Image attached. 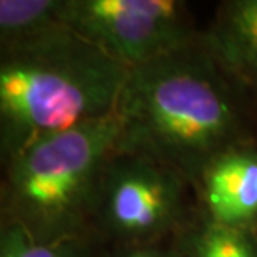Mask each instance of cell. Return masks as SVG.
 I'll list each match as a JSON object with an SVG mask.
<instances>
[{
	"mask_svg": "<svg viewBox=\"0 0 257 257\" xmlns=\"http://www.w3.org/2000/svg\"><path fill=\"white\" fill-rule=\"evenodd\" d=\"M184 179L149 154L122 151L104 169L94 219L112 237L134 245L157 240L181 222Z\"/></svg>",
	"mask_w": 257,
	"mask_h": 257,
	"instance_id": "277c9868",
	"label": "cell"
},
{
	"mask_svg": "<svg viewBox=\"0 0 257 257\" xmlns=\"http://www.w3.org/2000/svg\"><path fill=\"white\" fill-rule=\"evenodd\" d=\"M62 4L64 0H2V49L25 44L67 25L62 17Z\"/></svg>",
	"mask_w": 257,
	"mask_h": 257,
	"instance_id": "ba28073f",
	"label": "cell"
},
{
	"mask_svg": "<svg viewBox=\"0 0 257 257\" xmlns=\"http://www.w3.org/2000/svg\"><path fill=\"white\" fill-rule=\"evenodd\" d=\"M0 120L7 157L40 137L117 110L131 69L69 25L2 49Z\"/></svg>",
	"mask_w": 257,
	"mask_h": 257,
	"instance_id": "7a4b0ae2",
	"label": "cell"
},
{
	"mask_svg": "<svg viewBox=\"0 0 257 257\" xmlns=\"http://www.w3.org/2000/svg\"><path fill=\"white\" fill-rule=\"evenodd\" d=\"M0 257H92L82 235L40 240L27 229L5 220L0 235Z\"/></svg>",
	"mask_w": 257,
	"mask_h": 257,
	"instance_id": "30bf717a",
	"label": "cell"
},
{
	"mask_svg": "<svg viewBox=\"0 0 257 257\" xmlns=\"http://www.w3.org/2000/svg\"><path fill=\"white\" fill-rule=\"evenodd\" d=\"M209 219L235 229L257 227V151L242 144L215 157L200 177Z\"/></svg>",
	"mask_w": 257,
	"mask_h": 257,
	"instance_id": "8992f818",
	"label": "cell"
},
{
	"mask_svg": "<svg viewBox=\"0 0 257 257\" xmlns=\"http://www.w3.org/2000/svg\"><path fill=\"white\" fill-rule=\"evenodd\" d=\"M122 139L119 112L40 137L9 157L7 220L40 240L82 235L94 219L104 169Z\"/></svg>",
	"mask_w": 257,
	"mask_h": 257,
	"instance_id": "3957f363",
	"label": "cell"
},
{
	"mask_svg": "<svg viewBox=\"0 0 257 257\" xmlns=\"http://www.w3.org/2000/svg\"><path fill=\"white\" fill-rule=\"evenodd\" d=\"M205 47L229 79L257 89V0L225 2Z\"/></svg>",
	"mask_w": 257,
	"mask_h": 257,
	"instance_id": "52a82bcc",
	"label": "cell"
},
{
	"mask_svg": "<svg viewBox=\"0 0 257 257\" xmlns=\"http://www.w3.org/2000/svg\"><path fill=\"white\" fill-rule=\"evenodd\" d=\"M117 112L119 149L156 157L184 181L237 146L240 114L229 77L205 45L191 42L131 69Z\"/></svg>",
	"mask_w": 257,
	"mask_h": 257,
	"instance_id": "6da1fadb",
	"label": "cell"
},
{
	"mask_svg": "<svg viewBox=\"0 0 257 257\" xmlns=\"http://www.w3.org/2000/svg\"><path fill=\"white\" fill-rule=\"evenodd\" d=\"M117 257H182V254L179 249H164L159 244H149L127 247Z\"/></svg>",
	"mask_w": 257,
	"mask_h": 257,
	"instance_id": "8fae6325",
	"label": "cell"
},
{
	"mask_svg": "<svg viewBox=\"0 0 257 257\" xmlns=\"http://www.w3.org/2000/svg\"><path fill=\"white\" fill-rule=\"evenodd\" d=\"M179 250L182 257H257V235L207 219L186 235Z\"/></svg>",
	"mask_w": 257,
	"mask_h": 257,
	"instance_id": "9c48e42d",
	"label": "cell"
},
{
	"mask_svg": "<svg viewBox=\"0 0 257 257\" xmlns=\"http://www.w3.org/2000/svg\"><path fill=\"white\" fill-rule=\"evenodd\" d=\"M62 17L128 69L194 42L186 9L174 0H64Z\"/></svg>",
	"mask_w": 257,
	"mask_h": 257,
	"instance_id": "5b68a950",
	"label": "cell"
}]
</instances>
